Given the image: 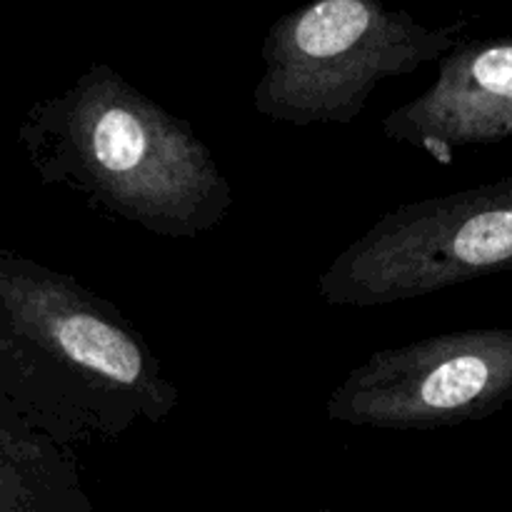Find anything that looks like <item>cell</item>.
I'll list each match as a JSON object with an SVG mask.
<instances>
[{
  "instance_id": "5b68a950",
  "label": "cell",
  "mask_w": 512,
  "mask_h": 512,
  "mask_svg": "<svg viewBox=\"0 0 512 512\" xmlns=\"http://www.w3.org/2000/svg\"><path fill=\"white\" fill-rule=\"evenodd\" d=\"M512 400V328L430 335L378 350L330 393L328 418L375 430L475 423Z\"/></svg>"
},
{
  "instance_id": "3957f363",
  "label": "cell",
  "mask_w": 512,
  "mask_h": 512,
  "mask_svg": "<svg viewBox=\"0 0 512 512\" xmlns=\"http://www.w3.org/2000/svg\"><path fill=\"white\" fill-rule=\"evenodd\" d=\"M460 25H425L385 0H310L263 40L253 108L273 123L350 125L380 83L438 63Z\"/></svg>"
},
{
  "instance_id": "7a4b0ae2",
  "label": "cell",
  "mask_w": 512,
  "mask_h": 512,
  "mask_svg": "<svg viewBox=\"0 0 512 512\" xmlns=\"http://www.w3.org/2000/svg\"><path fill=\"white\" fill-rule=\"evenodd\" d=\"M0 385L63 445L160 425L178 388L138 328L73 275L0 248Z\"/></svg>"
},
{
  "instance_id": "52a82bcc",
  "label": "cell",
  "mask_w": 512,
  "mask_h": 512,
  "mask_svg": "<svg viewBox=\"0 0 512 512\" xmlns=\"http://www.w3.org/2000/svg\"><path fill=\"white\" fill-rule=\"evenodd\" d=\"M0 512H90L63 445L40 433L0 385Z\"/></svg>"
},
{
  "instance_id": "277c9868",
  "label": "cell",
  "mask_w": 512,
  "mask_h": 512,
  "mask_svg": "<svg viewBox=\"0 0 512 512\" xmlns=\"http://www.w3.org/2000/svg\"><path fill=\"white\" fill-rule=\"evenodd\" d=\"M512 270V175L383 213L318 278L333 308H380Z\"/></svg>"
},
{
  "instance_id": "6da1fadb",
  "label": "cell",
  "mask_w": 512,
  "mask_h": 512,
  "mask_svg": "<svg viewBox=\"0 0 512 512\" xmlns=\"http://www.w3.org/2000/svg\"><path fill=\"white\" fill-rule=\"evenodd\" d=\"M18 143L40 183L158 238H200L233 208V185L193 125L108 63L28 108Z\"/></svg>"
},
{
  "instance_id": "ba28073f",
  "label": "cell",
  "mask_w": 512,
  "mask_h": 512,
  "mask_svg": "<svg viewBox=\"0 0 512 512\" xmlns=\"http://www.w3.org/2000/svg\"><path fill=\"white\" fill-rule=\"evenodd\" d=\"M315 512H340V510H328V508H323V510H315Z\"/></svg>"
},
{
  "instance_id": "8992f818",
  "label": "cell",
  "mask_w": 512,
  "mask_h": 512,
  "mask_svg": "<svg viewBox=\"0 0 512 512\" xmlns=\"http://www.w3.org/2000/svg\"><path fill=\"white\" fill-rule=\"evenodd\" d=\"M380 130L440 160L512 138V35L460 40L438 60L430 88L390 110Z\"/></svg>"
}]
</instances>
